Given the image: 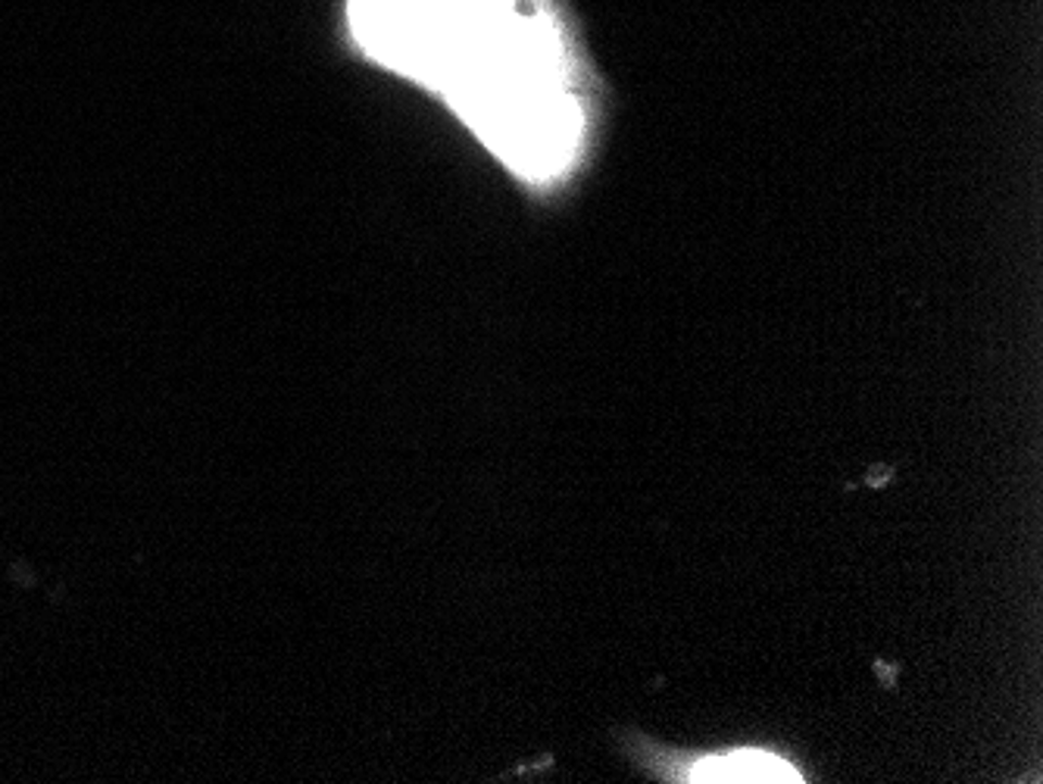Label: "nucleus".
<instances>
[{"mask_svg":"<svg viewBox=\"0 0 1043 784\" xmlns=\"http://www.w3.org/2000/svg\"><path fill=\"white\" fill-rule=\"evenodd\" d=\"M348 13L363 51L441 91L516 176L550 181L578 156L585 113L544 0H350Z\"/></svg>","mask_w":1043,"mask_h":784,"instance_id":"f257e3e1","label":"nucleus"},{"mask_svg":"<svg viewBox=\"0 0 1043 784\" xmlns=\"http://www.w3.org/2000/svg\"><path fill=\"white\" fill-rule=\"evenodd\" d=\"M688 782L700 784H796L803 782L794 766L784 759L759 754V750H738L731 757H713L696 762Z\"/></svg>","mask_w":1043,"mask_h":784,"instance_id":"f03ea898","label":"nucleus"}]
</instances>
